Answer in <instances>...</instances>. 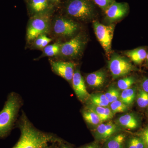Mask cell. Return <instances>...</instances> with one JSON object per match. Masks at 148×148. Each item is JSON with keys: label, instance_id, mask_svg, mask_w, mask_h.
<instances>
[{"label": "cell", "instance_id": "6da1fadb", "mask_svg": "<svg viewBox=\"0 0 148 148\" xmlns=\"http://www.w3.org/2000/svg\"><path fill=\"white\" fill-rule=\"evenodd\" d=\"M18 125L21 135L12 148H49L53 143L62 140L52 133L37 129L24 112H22Z\"/></svg>", "mask_w": 148, "mask_h": 148}, {"label": "cell", "instance_id": "7a4b0ae2", "mask_svg": "<svg viewBox=\"0 0 148 148\" xmlns=\"http://www.w3.org/2000/svg\"><path fill=\"white\" fill-rule=\"evenodd\" d=\"M22 105L20 95L15 92L10 93L0 112V138H5L9 134Z\"/></svg>", "mask_w": 148, "mask_h": 148}, {"label": "cell", "instance_id": "3957f363", "mask_svg": "<svg viewBox=\"0 0 148 148\" xmlns=\"http://www.w3.org/2000/svg\"><path fill=\"white\" fill-rule=\"evenodd\" d=\"M49 11L33 15L30 19L27 29V40L33 41L37 37L46 34L49 31L51 25Z\"/></svg>", "mask_w": 148, "mask_h": 148}, {"label": "cell", "instance_id": "277c9868", "mask_svg": "<svg viewBox=\"0 0 148 148\" xmlns=\"http://www.w3.org/2000/svg\"><path fill=\"white\" fill-rule=\"evenodd\" d=\"M66 12L72 18L85 21L92 18L95 9L90 0H70L66 5Z\"/></svg>", "mask_w": 148, "mask_h": 148}, {"label": "cell", "instance_id": "5b68a950", "mask_svg": "<svg viewBox=\"0 0 148 148\" xmlns=\"http://www.w3.org/2000/svg\"><path fill=\"white\" fill-rule=\"evenodd\" d=\"M108 66L114 78L126 75L135 69L130 61L116 54L112 56L109 61Z\"/></svg>", "mask_w": 148, "mask_h": 148}, {"label": "cell", "instance_id": "8992f818", "mask_svg": "<svg viewBox=\"0 0 148 148\" xmlns=\"http://www.w3.org/2000/svg\"><path fill=\"white\" fill-rule=\"evenodd\" d=\"M93 25L95 34L98 41L106 53L110 54L113 37L114 25L111 24L106 26L96 21H93Z\"/></svg>", "mask_w": 148, "mask_h": 148}, {"label": "cell", "instance_id": "52a82bcc", "mask_svg": "<svg viewBox=\"0 0 148 148\" xmlns=\"http://www.w3.org/2000/svg\"><path fill=\"white\" fill-rule=\"evenodd\" d=\"M85 42L82 35L79 34L70 40L61 44L59 54L66 58H75L82 52Z\"/></svg>", "mask_w": 148, "mask_h": 148}, {"label": "cell", "instance_id": "ba28073f", "mask_svg": "<svg viewBox=\"0 0 148 148\" xmlns=\"http://www.w3.org/2000/svg\"><path fill=\"white\" fill-rule=\"evenodd\" d=\"M79 29L75 21L64 17H57L53 22V31L56 36L69 37L73 36Z\"/></svg>", "mask_w": 148, "mask_h": 148}, {"label": "cell", "instance_id": "9c48e42d", "mask_svg": "<svg viewBox=\"0 0 148 148\" xmlns=\"http://www.w3.org/2000/svg\"><path fill=\"white\" fill-rule=\"evenodd\" d=\"M53 71L56 75L62 77L69 82H71L74 73L75 64L71 62L63 61H50Z\"/></svg>", "mask_w": 148, "mask_h": 148}, {"label": "cell", "instance_id": "30bf717a", "mask_svg": "<svg viewBox=\"0 0 148 148\" xmlns=\"http://www.w3.org/2000/svg\"><path fill=\"white\" fill-rule=\"evenodd\" d=\"M129 9L127 3L115 1L105 11L106 19L111 22L118 21L127 14Z\"/></svg>", "mask_w": 148, "mask_h": 148}, {"label": "cell", "instance_id": "8fae6325", "mask_svg": "<svg viewBox=\"0 0 148 148\" xmlns=\"http://www.w3.org/2000/svg\"><path fill=\"white\" fill-rule=\"evenodd\" d=\"M119 127L112 122L101 123L97 126L94 132L97 143H104L113 135L117 133Z\"/></svg>", "mask_w": 148, "mask_h": 148}, {"label": "cell", "instance_id": "7c38bea8", "mask_svg": "<svg viewBox=\"0 0 148 148\" xmlns=\"http://www.w3.org/2000/svg\"><path fill=\"white\" fill-rule=\"evenodd\" d=\"M72 83L74 91L79 100L82 102L88 100L90 95L86 90L84 79L79 70L75 71Z\"/></svg>", "mask_w": 148, "mask_h": 148}, {"label": "cell", "instance_id": "4fadbf2b", "mask_svg": "<svg viewBox=\"0 0 148 148\" xmlns=\"http://www.w3.org/2000/svg\"><path fill=\"white\" fill-rule=\"evenodd\" d=\"M127 139L125 133H116L103 143V148H125Z\"/></svg>", "mask_w": 148, "mask_h": 148}, {"label": "cell", "instance_id": "5bb4252c", "mask_svg": "<svg viewBox=\"0 0 148 148\" xmlns=\"http://www.w3.org/2000/svg\"><path fill=\"white\" fill-rule=\"evenodd\" d=\"M106 79L105 72L103 71H98L88 74L86 77V82L89 86L98 88L103 86Z\"/></svg>", "mask_w": 148, "mask_h": 148}, {"label": "cell", "instance_id": "9a60e30c", "mask_svg": "<svg viewBox=\"0 0 148 148\" xmlns=\"http://www.w3.org/2000/svg\"><path fill=\"white\" fill-rule=\"evenodd\" d=\"M50 5L47 0H29V10L33 15L49 11Z\"/></svg>", "mask_w": 148, "mask_h": 148}, {"label": "cell", "instance_id": "2e32d148", "mask_svg": "<svg viewBox=\"0 0 148 148\" xmlns=\"http://www.w3.org/2000/svg\"><path fill=\"white\" fill-rule=\"evenodd\" d=\"M119 125L128 130L136 129L139 125V122L136 117L131 114H127L121 116L117 120Z\"/></svg>", "mask_w": 148, "mask_h": 148}, {"label": "cell", "instance_id": "e0dca14e", "mask_svg": "<svg viewBox=\"0 0 148 148\" xmlns=\"http://www.w3.org/2000/svg\"><path fill=\"white\" fill-rule=\"evenodd\" d=\"M147 52L146 49L139 47L133 50L125 52V54L135 64H140L145 61L147 57Z\"/></svg>", "mask_w": 148, "mask_h": 148}, {"label": "cell", "instance_id": "ac0fdd59", "mask_svg": "<svg viewBox=\"0 0 148 148\" xmlns=\"http://www.w3.org/2000/svg\"><path fill=\"white\" fill-rule=\"evenodd\" d=\"M88 108L96 113L101 119V121H107L113 117L114 114L108 107H103L90 104Z\"/></svg>", "mask_w": 148, "mask_h": 148}, {"label": "cell", "instance_id": "d6986e66", "mask_svg": "<svg viewBox=\"0 0 148 148\" xmlns=\"http://www.w3.org/2000/svg\"><path fill=\"white\" fill-rule=\"evenodd\" d=\"M82 115L85 121L89 124L98 125L103 123L96 113L88 107L83 111Z\"/></svg>", "mask_w": 148, "mask_h": 148}, {"label": "cell", "instance_id": "ffe728a7", "mask_svg": "<svg viewBox=\"0 0 148 148\" xmlns=\"http://www.w3.org/2000/svg\"><path fill=\"white\" fill-rule=\"evenodd\" d=\"M136 95V88H130L123 90L120 96V101L127 105L132 104Z\"/></svg>", "mask_w": 148, "mask_h": 148}, {"label": "cell", "instance_id": "44dd1931", "mask_svg": "<svg viewBox=\"0 0 148 148\" xmlns=\"http://www.w3.org/2000/svg\"><path fill=\"white\" fill-rule=\"evenodd\" d=\"M88 100L90 104L101 107H108L110 104L104 94H92L90 95Z\"/></svg>", "mask_w": 148, "mask_h": 148}, {"label": "cell", "instance_id": "7402d4cb", "mask_svg": "<svg viewBox=\"0 0 148 148\" xmlns=\"http://www.w3.org/2000/svg\"><path fill=\"white\" fill-rule=\"evenodd\" d=\"M61 44L55 43L45 47L43 49V53L41 57H52L58 55L60 53Z\"/></svg>", "mask_w": 148, "mask_h": 148}, {"label": "cell", "instance_id": "603a6c76", "mask_svg": "<svg viewBox=\"0 0 148 148\" xmlns=\"http://www.w3.org/2000/svg\"><path fill=\"white\" fill-rule=\"evenodd\" d=\"M110 107L114 114L118 113L123 112L128 109V105L118 100L110 103Z\"/></svg>", "mask_w": 148, "mask_h": 148}, {"label": "cell", "instance_id": "cb8c5ba5", "mask_svg": "<svg viewBox=\"0 0 148 148\" xmlns=\"http://www.w3.org/2000/svg\"><path fill=\"white\" fill-rule=\"evenodd\" d=\"M135 83V79L133 77H126L118 81L117 86L119 89L123 90L131 88Z\"/></svg>", "mask_w": 148, "mask_h": 148}, {"label": "cell", "instance_id": "d4e9b609", "mask_svg": "<svg viewBox=\"0 0 148 148\" xmlns=\"http://www.w3.org/2000/svg\"><path fill=\"white\" fill-rule=\"evenodd\" d=\"M137 98L138 106L141 108H145L148 106V93L143 89L139 90Z\"/></svg>", "mask_w": 148, "mask_h": 148}, {"label": "cell", "instance_id": "484cf974", "mask_svg": "<svg viewBox=\"0 0 148 148\" xmlns=\"http://www.w3.org/2000/svg\"><path fill=\"white\" fill-rule=\"evenodd\" d=\"M120 94L119 89L114 86H112L106 92L105 95L110 104L114 101L118 100Z\"/></svg>", "mask_w": 148, "mask_h": 148}, {"label": "cell", "instance_id": "4316f807", "mask_svg": "<svg viewBox=\"0 0 148 148\" xmlns=\"http://www.w3.org/2000/svg\"><path fill=\"white\" fill-rule=\"evenodd\" d=\"M96 5L102 10L106 11L115 0H92Z\"/></svg>", "mask_w": 148, "mask_h": 148}, {"label": "cell", "instance_id": "83f0119b", "mask_svg": "<svg viewBox=\"0 0 148 148\" xmlns=\"http://www.w3.org/2000/svg\"><path fill=\"white\" fill-rule=\"evenodd\" d=\"M47 37L46 34L41 35L37 37L34 40V46L37 48L42 49L43 44Z\"/></svg>", "mask_w": 148, "mask_h": 148}, {"label": "cell", "instance_id": "f1b7e54d", "mask_svg": "<svg viewBox=\"0 0 148 148\" xmlns=\"http://www.w3.org/2000/svg\"><path fill=\"white\" fill-rule=\"evenodd\" d=\"M132 138L137 148H147L144 141L139 136L132 137Z\"/></svg>", "mask_w": 148, "mask_h": 148}, {"label": "cell", "instance_id": "f546056e", "mask_svg": "<svg viewBox=\"0 0 148 148\" xmlns=\"http://www.w3.org/2000/svg\"><path fill=\"white\" fill-rule=\"evenodd\" d=\"M139 137H140L145 144L146 148H148V127L140 132Z\"/></svg>", "mask_w": 148, "mask_h": 148}, {"label": "cell", "instance_id": "4dcf8cb0", "mask_svg": "<svg viewBox=\"0 0 148 148\" xmlns=\"http://www.w3.org/2000/svg\"><path fill=\"white\" fill-rule=\"evenodd\" d=\"M125 148H137L135 145L132 137L127 139L125 144Z\"/></svg>", "mask_w": 148, "mask_h": 148}, {"label": "cell", "instance_id": "1f68e13d", "mask_svg": "<svg viewBox=\"0 0 148 148\" xmlns=\"http://www.w3.org/2000/svg\"><path fill=\"white\" fill-rule=\"evenodd\" d=\"M79 148H101L97 142L89 143L84 145L82 146Z\"/></svg>", "mask_w": 148, "mask_h": 148}, {"label": "cell", "instance_id": "d6a6232c", "mask_svg": "<svg viewBox=\"0 0 148 148\" xmlns=\"http://www.w3.org/2000/svg\"><path fill=\"white\" fill-rule=\"evenodd\" d=\"M143 90L148 93V78L143 80L142 83Z\"/></svg>", "mask_w": 148, "mask_h": 148}, {"label": "cell", "instance_id": "836d02e7", "mask_svg": "<svg viewBox=\"0 0 148 148\" xmlns=\"http://www.w3.org/2000/svg\"><path fill=\"white\" fill-rule=\"evenodd\" d=\"M47 1L49 3H57L60 2L61 0H47Z\"/></svg>", "mask_w": 148, "mask_h": 148}, {"label": "cell", "instance_id": "e575fe53", "mask_svg": "<svg viewBox=\"0 0 148 148\" xmlns=\"http://www.w3.org/2000/svg\"><path fill=\"white\" fill-rule=\"evenodd\" d=\"M64 148H73L71 147H69V146L66 145H65V144H64Z\"/></svg>", "mask_w": 148, "mask_h": 148}, {"label": "cell", "instance_id": "d590c367", "mask_svg": "<svg viewBox=\"0 0 148 148\" xmlns=\"http://www.w3.org/2000/svg\"><path fill=\"white\" fill-rule=\"evenodd\" d=\"M146 59H147V61L148 63V52L147 54V57H146Z\"/></svg>", "mask_w": 148, "mask_h": 148}, {"label": "cell", "instance_id": "8d00e7d4", "mask_svg": "<svg viewBox=\"0 0 148 148\" xmlns=\"http://www.w3.org/2000/svg\"></svg>", "mask_w": 148, "mask_h": 148}]
</instances>
